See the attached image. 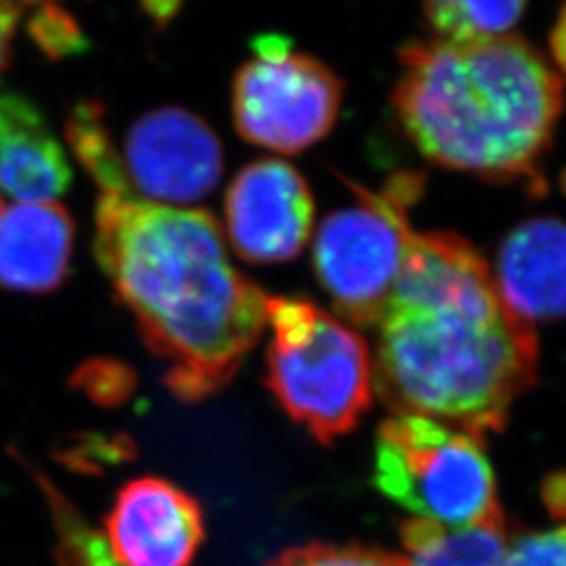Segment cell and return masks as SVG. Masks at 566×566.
<instances>
[{"label": "cell", "instance_id": "obj_1", "mask_svg": "<svg viewBox=\"0 0 566 566\" xmlns=\"http://www.w3.org/2000/svg\"><path fill=\"white\" fill-rule=\"evenodd\" d=\"M376 329L374 386L392 416H424L485 441L537 380L533 325L510 311L491 266L455 233L411 229Z\"/></svg>", "mask_w": 566, "mask_h": 566}, {"label": "cell", "instance_id": "obj_2", "mask_svg": "<svg viewBox=\"0 0 566 566\" xmlns=\"http://www.w3.org/2000/svg\"><path fill=\"white\" fill-rule=\"evenodd\" d=\"M93 250L175 399L202 403L231 385L266 329L269 296L231 263L214 214L99 193Z\"/></svg>", "mask_w": 566, "mask_h": 566}, {"label": "cell", "instance_id": "obj_3", "mask_svg": "<svg viewBox=\"0 0 566 566\" xmlns=\"http://www.w3.org/2000/svg\"><path fill=\"white\" fill-rule=\"evenodd\" d=\"M392 107L426 160L489 181L537 175L565 109V84L525 39L411 41Z\"/></svg>", "mask_w": 566, "mask_h": 566}, {"label": "cell", "instance_id": "obj_4", "mask_svg": "<svg viewBox=\"0 0 566 566\" xmlns=\"http://www.w3.org/2000/svg\"><path fill=\"white\" fill-rule=\"evenodd\" d=\"M264 385L322 446L359 424L374 401V365L359 332L301 296H269Z\"/></svg>", "mask_w": 566, "mask_h": 566}, {"label": "cell", "instance_id": "obj_5", "mask_svg": "<svg viewBox=\"0 0 566 566\" xmlns=\"http://www.w3.org/2000/svg\"><path fill=\"white\" fill-rule=\"evenodd\" d=\"M374 485L395 504L446 528L502 512L483 441L424 416H390L378 428Z\"/></svg>", "mask_w": 566, "mask_h": 566}, {"label": "cell", "instance_id": "obj_6", "mask_svg": "<svg viewBox=\"0 0 566 566\" xmlns=\"http://www.w3.org/2000/svg\"><path fill=\"white\" fill-rule=\"evenodd\" d=\"M422 182L395 177L382 193L350 185L353 206L327 214L313 243V266L336 311L350 324L376 327L395 290L411 233L407 206Z\"/></svg>", "mask_w": 566, "mask_h": 566}, {"label": "cell", "instance_id": "obj_7", "mask_svg": "<svg viewBox=\"0 0 566 566\" xmlns=\"http://www.w3.org/2000/svg\"><path fill=\"white\" fill-rule=\"evenodd\" d=\"M343 93L344 82L325 63L292 51L280 34H263L233 81V122L252 145L303 154L338 120Z\"/></svg>", "mask_w": 566, "mask_h": 566}, {"label": "cell", "instance_id": "obj_8", "mask_svg": "<svg viewBox=\"0 0 566 566\" xmlns=\"http://www.w3.org/2000/svg\"><path fill=\"white\" fill-rule=\"evenodd\" d=\"M120 151L128 189L143 202L189 208L223 177V147L206 122L175 105L133 122Z\"/></svg>", "mask_w": 566, "mask_h": 566}, {"label": "cell", "instance_id": "obj_9", "mask_svg": "<svg viewBox=\"0 0 566 566\" xmlns=\"http://www.w3.org/2000/svg\"><path fill=\"white\" fill-rule=\"evenodd\" d=\"M229 242L243 261L287 263L311 240L315 202L303 175L283 160L243 166L224 196Z\"/></svg>", "mask_w": 566, "mask_h": 566}, {"label": "cell", "instance_id": "obj_10", "mask_svg": "<svg viewBox=\"0 0 566 566\" xmlns=\"http://www.w3.org/2000/svg\"><path fill=\"white\" fill-rule=\"evenodd\" d=\"M105 531L122 566H189L206 537L198 500L158 476L122 486Z\"/></svg>", "mask_w": 566, "mask_h": 566}, {"label": "cell", "instance_id": "obj_11", "mask_svg": "<svg viewBox=\"0 0 566 566\" xmlns=\"http://www.w3.org/2000/svg\"><path fill=\"white\" fill-rule=\"evenodd\" d=\"M491 275L526 324L566 319V221L535 217L516 224L500 243Z\"/></svg>", "mask_w": 566, "mask_h": 566}, {"label": "cell", "instance_id": "obj_12", "mask_svg": "<svg viewBox=\"0 0 566 566\" xmlns=\"http://www.w3.org/2000/svg\"><path fill=\"white\" fill-rule=\"evenodd\" d=\"M74 223L57 202H7L0 196V287L28 294L57 290L70 275Z\"/></svg>", "mask_w": 566, "mask_h": 566}, {"label": "cell", "instance_id": "obj_13", "mask_svg": "<svg viewBox=\"0 0 566 566\" xmlns=\"http://www.w3.org/2000/svg\"><path fill=\"white\" fill-rule=\"evenodd\" d=\"M72 185V166L41 107L0 93V196L15 202H57Z\"/></svg>", "mask_w": 566, "mask_h": 566}, {"label": "cell", "instance_id": "obj_14", "mask_svg": "<svg viewBox=\"0 0 566 566\" xmlns=\"http://www.w3.org/2000/svg\"><path fill=\"white\" fill-rule=\"evenodd\" d=\"M409 566H504L507 554L504 514L468 528H446L422 518L399 526Z\"/></svg>", "mask_w": 566, "mask_h": 566}, {"label": "cell", "instance_id": "obj_15", "mask_svg": "<svg viewBox=\"0 0 566 566\" xmlns=\"http://www.w3.org/2000/svg\"><path fill=\"white\" fill-rule=\"evenodd\" d=\"M521 0L510 2H468L437 0L426 2L424 15L437 39L453 42L486 41L506 36L525 13Z\"/></svg>", "mask_w": 566, "mask_h": 566}, {"label": "cell", "instance_id": "obj_16", "mask_svg": "<svg viewBox=\"0 0 566 566\" xmlns=\"http://www.w3.org/2000/svg\"><path fill=\"white\" fill-rule=\"evenodd\" d=\"M65 137L76 160L99 187V193H130L120 151L103 124L102 107L97 103H78L72 109L65 124Z\"/></svg>", "mask_w": 566, "mask_h": 566}, {"label": "cell", "instance_id": "obj_17", "mask_svg": "<svg viewBox=\"0 0 566 566\" xmlns=\"http://www.w3.org/2000/svg\"><path fill=\"white\" fill-rule=\"evenodd\" d=\"M42 493L49 502L57 537V560L61 566H122L109 552L102 533L91 528L74 504L55 485L36 474Z\"/></svg>", "mask_w": 566, "mask_h": 566}, {"label": "cell", "instance_id": "obj_18", "mask_svg": "<svg viewBox=\"0 0 566 566\" xmlns=\"http://www.w3.org/2000/svg\"><path fill=\"white\" fill-rule=\"evenodd\" d=\"M269 566H409V563L378 547L306 544L285 549Z\"/></svg>", "mask_w": 566, "mask_h": 566}, {"label": "cell", "instance_id": "obj_19", "mask_svg": "<svg viewBox=\"0 0 566 566\" xmlns=\"http://www.w3.org/2000/svg\"><path fill=\"white\" fill-rule=\"evenodd\" d=\"M30 9L34 13L28 20V30L49 57L61 60L86 49L88 42L67 11L55 4H32Z\"/></svg>", "mask_w": 566, "mask_h": 566}, {"label": "cell", "instance_id": "obj_20", "mask_svg": "<svg viewBox=\"0 0 566 566\" xmlns=\"http://www.w3.org/2000/svg\"><path fill=\"white\" fill-rule=\"evenodd\" d=\"M504 566H566V525L523 535L510 547Z\"/></svg>", "mask_w": 566, "mask_h": 566}, {"label": "cell", "instance_id": "obj_21", "mask_svg": "<svg viewBox=\"0 0 566 566\" xmlns=\"http://www.w3.org/2000/svg\"><path fill=\"white\" fill-rule=\"evenodd\" d=\"M23 11H25V4L0 0V74L9 67L11 42L15 36Z\"/></svg>", "mask_w": 566, "mask_h": 566}, {"label": "cell", "instance_id": "obj_22", "mask_svg": "<svg viewBox=\"0 0 566 566\" xmlns=\"http://www.w3.org/2000/svg\"><path fill=\"white\" fill-rule=\"evenodd\" d=\"M544 502L556 521H566V470L549 474L544 483Z\"/></svg>", "mask_w": 566, "mask_h": 566}, {"label": "cell", "instance_id": "obj_23", "mask_svg": "<svg viewBox=\"0 0 566 566\" xmlns=\"http://www.w3.org/2000/svg\"><path fill=\"white\" fill-rule=\"evenodd\" d=\"M549 51H552V57L556 61V65L566 76V4L560 9L556 23L549 32Z\"/></svg>", "mask_w": 566, "mask_h": 566}]
</instances>
